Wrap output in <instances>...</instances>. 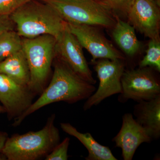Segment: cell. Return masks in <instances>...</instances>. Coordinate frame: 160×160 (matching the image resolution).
<instances>
[{
  "instance_id": "obj_24",
  "label": "cell",
  "mask_w": 160,
  "mask_h": 160,
  "mask_svg": "<svg viewBox=\"0 0 160 160\" xmlns=\"http://www.w3.org/2000/svg\"><path fill=\"white\" fill-rule=\"evenodd\" d=\"M7 158L2 151H0V160H6Z\"/></svg>"
},
{
  "instance_id": "obj_3",
  "label": "cell",
  "mask_w": 160,
  "mask_h": 160,
  "mask_svg": "<svg viewBox=\"0 0 160 160\" xmlns=\"http://www.w3.org/2000/svg\"><path fill=\"white\" fill-rule=\"evenodd\" d=\"M52 114L45 126L36 132L14 134L6 140L2 151L8 160H36L46 158L60 143V132Z\"/></svg>"
},
{
  "instance_id": "obj_18",
  "label": "cell",
  "mask_w": 160,
  "mask_h": 160,
  "mask_svg": "<svg viewBox=\"0 0 160 160\" xmlns=\"http://www.w3.org/2000/svg\"><path fill=\"white\" fill-rule=\"evenodd\" d=\"M146 55L139 63L140 68L152 67L160 72V41L150 39Z\"/></svg>"
},
{
  "instance_id": "obj_20",
  "label": "cell",
  "mask_w": 160,
  "mask_h": 160,
  "mask_svg": "<svg viewBox=\"0 0 160 160\" xmlns=\"http://www.w3.org/2000/svg\"><path fill=\"white\" fill-rule=\"evenodd\" d=\"M30 0H0V17L9 16L20 6Z\"/></svg>"
},
{
  "instance_id": "obj_12",
  "label": "cell",
  "mask_w": 160,
  "mask_h": 160,
  "mask_svg": "<svg viewBox=\"0 0 160 160\" xmlns=\"http://www.w3.org/2000/svg\"><path fill=\"white\" fill-rule=\"evenodd\" d=\"M147 131L133 118L132 113H126L122 117V127L112 139L116 147L121 148L124 160H132L136 151L143 143L152 141Z\"/></svg>"
},
{
  "instance_id": "obj_13",
  "label": "cell",
  "mask_w": 160,
  "mask_h": 160,
  "mask_svg": "<svg viewBox=\"0 0 160 160\" xmlns=\"http://www.w3.org/2000/svg\"><path fill=\"white\" fill-rule=\"evenodd\" d=\"M138 102L133 109L135 120L146 129L152 139H158L160 137V95Z\"/></svg>"
},
{
  "instance_id": "obj_6",
  "label": "cell",
  "mask_w": 160,
  "mask_h": 160,
  "mask_svg": "<svg viewBox=\"0 0 160 160\" xmlns=\"http://www.w3.org/2000/svg\"><path fill=\"white\" fill-rule=\"evenodd\" d=\"M122 93L119 102L132 99L137 102L148 101L160 95V83L149 67L124 71L122 78Z\"/></svg>"
},
{
  "instance_id": "obj_26",
  "label": "cell",
  "mask_w": 160,
  "mask_h": 160,
  "mask_svg": "<svg viewBox=\"0 0 160 160\" xmlns=\"http://www.w3.org/2000/svg\"><path fill=\"white\" fill-rule=\"evenodd\" d=\"M97 1H99V2H105V0H97Z\"/></svg>"
},
{
  "instance_id": "obj_15",
  "label": "cell",
  "mask_w": 160,
  "mask_h": 160,
  "mask_svg": "<svg viewBox=\"0 0 160 160\" xmlns=\"http://www.w3.org/2000/svg\"><path fill=\"white\" fill-rule=\"evenodd\" d=\"M0 73L20 85L29 87L30 71L22 49L0 62Z\"/></svg>"
},
{
  "instance_id": "obj_25",
  "label": "cell",
  "mask_w": 160,
  "mask_h": 160,
  "mask_svg": "<svg viewBox=\"0 0 160 160\" xmlns=\"http://www.w3.org/2000/svg\"><path fill=\"white\" fill-rule=\"evenodd\" d=\"M6 113V110L2 106L0 105V113Z\"/></svg>"
},
{
  "instance_id": "obj_23",
  "label": "cell",
  "mask_w": 160,
  "mask_h": 160,
  "mask_svg": "<svg viewBox=\"0 0 160 160\" xmlns=\"http://www.w3.org/2000/svg\"><path fill=\"white\" fill-rule=\"evenodd\" d=\"M8 137V135L6 132L0 131V151L2 150Z\"/></svg>"
},
{
  "instance_id": "obj_10",
  "label": "cell",
  "mask_w": 160,
  "mask_h": 160,
  "mask_svg": "<svg viewBox=\"0 0 160 160\" xmlns=\"http://www.w3.org/2000/svg\"><path fill=\"white\" fill-rule=\"evenodd\" d=\"M35 96L29 87L0 73V102L9 120L19 117L32 104Z\"/></svg>"
},
{
  "instance_id": "obj_17",
  "label": "cell",
  "mask_w": 160,
  "mask_h": 160,
  "mask_svg": "<svg viewBox=\"0 0 160 160\" xmlns=\"http://www.w3.org/2000/svg\"><path fill=\"white\" fill-rule=\"evenodd\" d=\"M22 49V39L17 32L7 30L0 35V62Z\"/></svg>"
},
{
  "instance_id": "obj_1",
  "label": "cell",
  "mask_w": 160,
  "mask_h": 160,
  "mask_svg": "<svg viewBox=\"0 0 160 160\" xmlns=\"http://www.w3.org/2000/svg\"><path fill=\"white\" fill-rule=\"evenodd\" d=\"M96 89L94 85L83 79L66 62L58 58L55 63L54 71L49 85L39 98L14 120L12 126H19L29 115L52 103L64 102L73 104L87 99Z\"/></svg>"
},
{
  "instance_id": "obj_7",
  "label": "cell",
  "mask_w": 160,
  "mask_h": 160,
  "mask_svg": "<svg viewBox=\"0 0 160 160\" xmlns=\"http://www.w3.org/2000/svg\"><path fill=\"white\" fill-rule=\"evenodd\" d=\"M93 62L99 84L98 90L86 99L83 107L85 111L97 106L106 98L122 92L121 78L125 66L123 60L102 59Z\"/></svg>"
},
{
  "instance_id": "obj_4",
  "label": "cell",
  "mask_w": 160,
  "mask_h": 160,
  "mask_svg": "<svg viewBox=\"0 0 160 160\" xmlns=\"http://www.w3.org/2000/svg\"><path fill=\"white\" fill-rule=\"evenodd\" d=\"M56 38L44 34L32 38L22 39V49L30 74L29 88L35 95H40L47 82L56 53Z\"/></svg>"
},
{
  "instance_id": "obj_8",
  "label": "cell",
  "mask_w": 160,
  "mask_h": 160,
  "mask_svg": "<svg viewBox=\"0 0 160 160\" xmlns=\"http://www.w3.org/2000/svg\"><path fill=\"white\" fill-rule=\"evenodd\" d=\"M67 23L69 31L74 35L82 48L97 59L123 60L122 54L92 26Z\"/></svg>"
},
{
  "instance_id": "obj_2",
  "label": "cell",
  "mask_w": 160,
  "mask_h": 160,
  "mask_svg": "<svg viewBox=\"0 0 160 160\" xmlns=\"http://www.w3.org/2000/svg\"><path fill=\"white\" fill-rule=\"evenodd\" d=\"M30 0L9 15L21 37L32 38L44 34L57 39L66 28V22L48 3Z\"/></svg>"
},
{
  "instance_id": "obj_9",
  "label": "cell",
  "mask_w": 160,
  "mask_h": 160,
  "mask_svg": "<svg viewBox=\"0 0 160 160\" xmlns=\"http://www.w3.org/2000/svg\"><path fill=\"white\" fill-rule=\"evenodd\" d=\"M56 53L59 58L62 60L80 77L90 84L95 85L96 81L93 78L92 72L82 50V47L74 35L67 27L57 39Z\"/></svg>"
},
{
  "instance_id": "obj_19",
  "label": "cell",
  "mask_w": 160,
  "mask_h": 160,
  "mask_svg": "<svg viewBox=\"0 0 160 160\" xmlns=\"http://www.w3.org/2000/svg\"><path fill=\"white\" fill-rule=\"evenodd\" d=\"M70 138H66L61 143L58 144L52 151L45 158L46 160H67Z\"/></svg>"
},
{
  "instance_id": "obj_21",
  "label": "cell",
  "mask_w": 160,
  "mask_h": 160,
  "mask_svg": "<svg viewBox=\"0 0 160 160\" xmlns=\"http://www.w3.org/2000/svg\"><path fill=\"white\" fill-rule=\"evenodd\" d=\"M134 0H105L106 4L118 11L127 14Z\"/></svg>"
},
{
  "instance_id": "obj_14",
  "label": "cell",
  "mask_w": 160,
  "mask_h": 160,
  "mask_svg": "<svg viewBox=\"0 0 160 160\" xmlns=\"http://www.w3.org/2000/svg\"><path fill=\"white\" fill-rule=\"evenodd\" d=\"M61 128L67 134L77 138L88 151L86 160H117L109 147L102 146L89 132L82 133L69 123H61Z\"/></svg>"
},
{
  "instance_id": "obj_22",
  "label": "cell",
  "mask_w": 160,
  "mask_h": 160,
  "mask_svg": "<svg viewBox=\"0 0 160 160\" xmlns=\"http://www.w3.org/2000/svg\"><path fill=\"white\" fill-rule=\"evenodd\" d=\"M14 26L9 16L0 17V35L7 30H13Z\"/></svg>"
},
{
  "instance_id": "obj_16",
  "label": "cell",
  "mask_w": 160,
  "mask_h": 160,
  "mask_svg": "<svg viewBox=\"0 0 160 160\" xmlns=\"http://www.w3.org/2000/svg\"><path fill=\"white\" fill-rule=\"evenodd\" d=\"M112 35L120 49L126 55L132 56L139 51L141 43L138 41L133 26L115 16Z\"/></svg>"
},
{
  "instance_id": "obj_5",
  "label": "cell",
  "mask_w": 160,
  "mask_h": 160,
  "mask_svg": "<svg viewBox=\"0 0 160 160\" xmlns=\"http://www.w3.org/2000/svg\"><path fill=\"white\" fill-rule=\"evenodd\" d=\"M66 23L113 27L115 17L105 2L97 0H43Z\"/></svg>"
},
{
  "instance_id": "obj_11",
  "label": "cell",
  "mask_w": 160,
  "mask_h": 160,
  "mask_svg": "<svg viewBox=\"0 0 160 160\" xmlns=\"http://www.w3.org/2000/svg\"><path fill=\"white\" fill-rule=\"evenodd\" d=\"M136 29L150 39L160 40L159 6L154 0H134L127 14Z\"/></svg>"
}]
</instances>
